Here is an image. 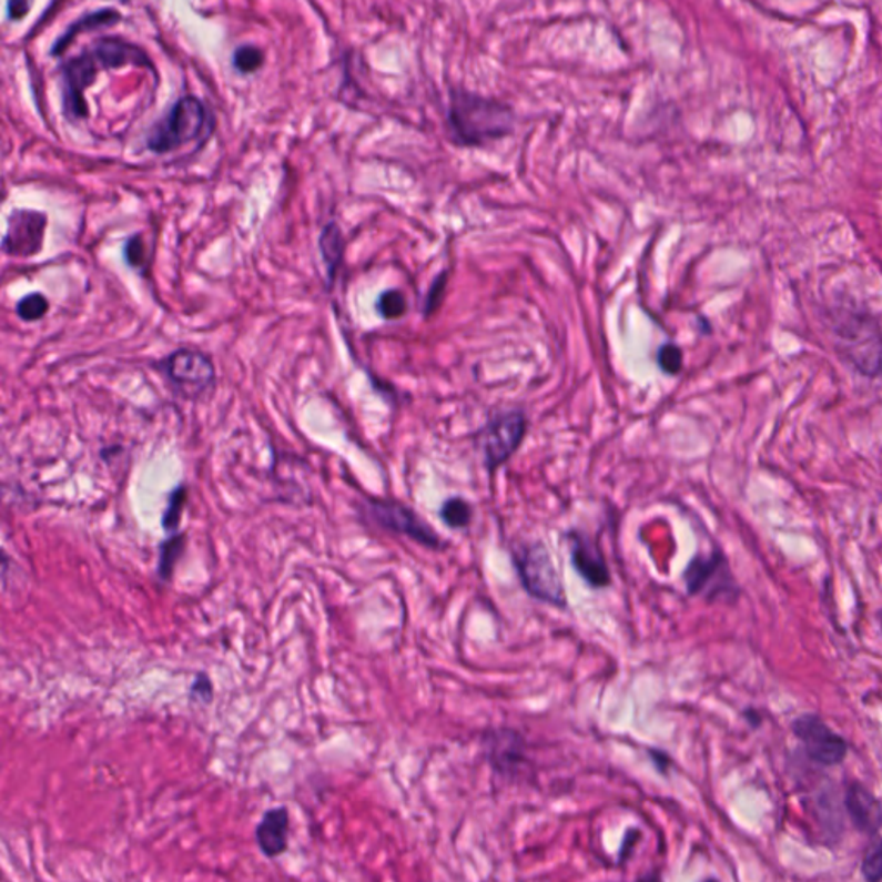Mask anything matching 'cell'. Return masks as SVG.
<instances>
[{"label":"cell","mask_w":882,"mask_h":882,"mask_svg":"<svg viewBox=\"0 0 882 882\" xmlns=\"http://www.w3.org/2000/svg\"><path fill=\"white\" fill-rule=\"evenodd\" d=\"M151 68L140 47L118 39H102L62 67V104L73 120L87 118L85 92L102 70L123 67Z\"/></svg>","instance_id":"6da1fadb"},{"label":"cell","mask_w":882,"mask_h":882,"mask_svg":"<svg viewBox=\"0 0 882 882\" xmlns=\"http://www.w3.org/2000/svg\"><path fill=\"white\" fill-rule=\"evenodd\" d=\"M838 354L865 378L882 376V326L865 308L840 304L828 311Z\"/></svg>","instance_id":"7a4b0ae2"},{"label":"cell","mask_w":882,"mask_h":882,"mask_svg":"<svg viewBox=\"0 0 882 882\" xmlns=\"http://www.w3.org/2000/svg\"><path fill=\"white\" fill-rule=\"evenodd\" d=\"M516 114L491 97L454 90L448 108V133L455 143L479 146L513 133Z\"/></svg>","instance_id":"3957f363"},{"label":"cell","mask_w":882,"mask_h":882,"mask_svg":"<svg viewBox=\"0 0 882 882\" xmlns=\"http://www.w3.org/2000/svg\"><path fill=\"white\" fill-rule=\"evenodd\" d=\"M513 562L526 594L557 609H566L567 595L560 570L551 559L550 550L541 541H531L514 548Z\"/></svg>","instance_id":"277c9868"},{"label":"cell","mask_w":882,"mask_h":882,"mask_svg":"<svg viewBox=\"0 0 882 882\" xmlns=\"http://www.w3.org/2000/svg\"><path fill=\"white\" fill-rule=\"evenodd\" d=\"M211 128V112L204 102L195 97H183L152 128L146 136V146L155 154H168L207 135Z\"/></svg>","instance_id":"5b68a950"},{"label":"cell","mask_w":882,"mask_h":882,"mask_svg":"<svg viewBox=\"0 0 882 882\" xmlns=\"http://www.w3.org/2000/svg\"><path fill=\"white\" fill-rule=\"evenodd\" d=\"M682 579L691 597H703L707 601L731 600L738 595L728 559L719 550L695 555L682 572Z\"/></svg>","instance_id":"8992f818"},{"label":"cell","mask_w":882,"mask_h":882,"mask_svg":"<svg viewBox=\"0 0 882 882\" xmlns=\"http://www.w3.org/2000/svg\"><path fill=\"white\" fill-rule=\"evenodd\" d=\"M366 514L374 525L394 533V535L405 536L408 540L416 541L420 547L429 550H439L445 544L439 538L438 533L407 505L395 500H369L366 505Z\"/></svg>","instance_id":"52a82bcc"},{"label":"cell","mask_w":882,"mask_h":882,"mask_svg":"<svg viewBox=\"0 0 882 882\" xmlns=\"http://www.w3.org/2000/svg\"><path fill=\"white\" fill-rule=\"evenodd\" d=\"M158 367L170 383L189 397L205 394L216 379V369L211 358L202 352L189 348L174 351L173 354L162 358Z\"/></svg>","instance_id":"ba28073f"},{"label":"cell","mask_w":882,"mask_h":882,"mask_svg":"<svg viewBox=\"0 0 882 882\" xmlns=\"http://www.w3.org/2000/svg\"><path fill=\"white\" fill-rule=\"evenodd\" d=\"M483 751L495 774L517 779L529 767V744L516 729H489L483 734Z\"/></svg>","instance_id":"9c48e42d"},{"label":"cell","mask_w":882,"mask_h":882,"mask_svg":"<svg viewBox=\"0 0 882 882\" xmlns=\"http://www.w3.org/2000/svg\"><path fill=\"white\" fill-rule=\"evenodd\" d=\"M526 429L528 419L519 410L501 414L486 426L483 433V455L489 470L504 466L516 454L525 439Z\"/></svg>","instance_id":"30bf717a"},{"label":"cell","mask_w":882,"mask_h":882,"mask_svg":"<svg viewBox=\"0 0 882 882\" xmlns=\"http://www.w3.org/2000/svg\"><path fill=\"white\" fill-rule=\"evenodd\" d=\"M794 737L805 744L807 756L819 766L832 767L843 762L848 743L843 737L832 731L821 717L807 713L798 717L791 726Z\"/></svg>","instance_id":"8fae6325"},{"label":"cell","mask_w":882,"mask_h":882,"mask_svg":"<svg viewBox=\"0 0 882 882\" xmlns=\"http://www.w3.org/2000/svg\"><path fill=\"white\" fill-rule=\"evenodd\" d=\"M45 230V212L16 209L8 217L2 251L11 257H33L43 249Z\"/></svg>","instance_id":"7c38bea8"},{"label":"cell","mask_w":882,"mask_h":882,"mask_svg":"<svg viewBox=\"0 0 882 882\" xmlns=\"http://www.w3.org/2000/svg\"><path fill=\"white\" fill-rule=\"evenodd\" d=\"M567 541L570 562L582 581L594 590L609 588L612 585V572L598 541L578 529L567 533Z\"/></svg>","instance_id":"4fadbf2b"},{"label":"cell","mask_w":882,"mask_h":882,"mask_svg":"<svg viewBox=\"0 0 882 882\" xmlns=\"http://www.w3.org/2000/svg\"><path fill=\"white\" fill-rule=\"evenodd\" d=\"M844 807L853 825L868 837H874L882 828V803L869 788L852 782L844 794Z\"/></svg>","instance_id":"5bb4252c"},{"label":"cell","mask_w":882,"mask_h":882,"mask_svg":"<svg viewBox=\"0 0 882 882\" xmlns=\"http://www.w3.org/2000/svg\"><path fill=\"white\" fill-rule=\"evenodd\" d=\"M290 812L286 807H273L264 812L255 828V841L264 856L276 859L288 850Z\"/></svg>","instance_id":"9a60e30c"},{"label":"cell","mask_w":882,"mask_h":882,"mask_svg":"<svg viewBox=\"0 0 882 882\" xmlns=\"http://www.w3.org/2000/svg\"><path fill=\"white\" fill-rule=\"evenodd\" d=\"M320 251L323 255V263L328 271L330 283L335 282L336 273L342 266L343 251H345V240L338 224H326L320 236Z\"/></svg>","instance_id":"2e32d148"},{"label":"cell","mask_w":882,"mask_h":882,"mask_svg":"<svg viewBox=\"0 0 882 882\" xmlns=\"http://www.w3.org/2000/svg\"><path fill=\"white\" fill-rule=\"evenodd\" d=\"M121 20L120 12L112 11V9H102V11L90 12L85 18H80L77 23L68 28L67 33L55 42L54 51L52 54H61L74 39H77L83 31L95 30V28L109 27V24L118 23Z\"/></svg>","instance_id":"e0dca14e"},{"label":"cell","mask_w":882,"mask_h":882,"mask_svg":"<svg viewBox=\"0 0 882 882\" xmlns=\"http://www.w3.org/2000/svg\"><path fill=\"white\" fill-rule=\"evenodd\" d=\"M185 547V533H173L170 538L162 541L161 547H159L158 562V576L161 581H170L173 578L174 569H176L178 562L182 559Z\"/></svg>","instance_id":"ac0fdd59"},{"label":"cell","mask_w":882,"mask_h":882,"mask_svg":"<svg viewBox=\"0 0 882 882\" xmlns=\"http://www.w3.org/2000/svg\"><path fill=\"white\" fill-rule=\"evenodd\" d=\"M475 510L473 505L463 497H452L444 501L439 509V519L450 529H463L473 523Z\"/></svg>","instance_id":"d6986e66"},{"label":"cell","mask_w":882,"mask_h":882,"mask_svg":"<svg viewBox=\"0 0 882 882\" xmlns=\"http://www.w3.org/2000/svg\"><path fill=\"white\" fill-rule=\"evenodd\" d=\"M186 488L183 485L176 486L168 497L166 509L162 514V529L166 533H176L182 523L183 510L186 505Z\"/></svg>","instance_id":"ffe728a7"},{"label":"cell","mask_w":882,"mask_h":882,"mask_svg":"<svg viewBox=\"0 0 882 882\" xmlns=\"http://www.w3.org/2000/svg\"><path fill=\"white\" fill-rule=\"evenodd\" d=\"M49 311V301L43 293H30L16 304V314L24 323H36L42 320Z\"/></svg>","instance_id":"44dd1931"},{"label":"cell","mask_w":882,"mask_h":882,"mask_svg":"<svg viewBox=\"0 0 882 882\" xmlns=\"http://www.w3.org/2000/svg\"><path fill=\"white\" fill-rule=\"evenodd\" d=\"M376 307L385 320H398L407 313V298L401 290H386L379 295Z\"/></svg>","instance_id":"7402d4cb"},{"label":"cell","mask_w":882,"mask_h":882,"mask_svg":"<svg viewBox=\"0 0 882 882\" xmlns=\"http://www.w3.org/2000/svg\"><path fill=\"white\" fill-rule=\"evenodd\" d=\"M264 54L261 49L254 45H242L236 49L233 64L240 73L247 74L254 73L258 68L263 67Z\"/></svg>","instance_id":"603a6c76"},{"label":"cell","mask_w":882,"mask_h":882,"mask_svg":"<svg viewBox=\"0 0 882 882\" xmlns=\"http://www.w3.org/2000/svg\"><path fill=\"white\" fill-rule=\"evenodd\" d=\"M862 875L871 882L882 881V840L875 841L863 856Z\"/></svg>","instance_id":"cb8c5ba5"},{"label":"cell","mask_w":882,"mask_h":882,"mask_svg":"<svg viewBox=\"0 0 882 882\" xmlns=\"http://www.w3.org/2000/svg\"><path fill=\"white\" fill-rule=\"evenodd\" d=\"M682 351L676 343H666L660 347L657 361H659L660 369L667 374H679L682 369Z\"/></svg>","instance_id":"d4e9b609"},{"label":"cell","mask_w":882,"mask_h":882,"mask_svg":"<svg viewBox=\"0 0 882 882\" xmlns=\"http://www.w3.org/2000/svg\"><path fill=\"white\" fill-rule=\"evenodd\" d=\"M124 258H126L128 266L143 267L146 263V245L143 242V236H130L124 245Z\"/></svg>","instance_id":"484cf974"},{"label":"cell","mask_w":882,"mask_h":882,"mask_svg":"<svg viewBox=\"0 0 882 882\" xmlns=\"http://www.w3.org/2000/svg\"><path fill=\"white\" fill-rule=\"evenodd\" d=\"M190 693L195 700L204 701V703H209L214 697V686H212L211 678L205 672H201V675L195 676L193 679L192 686H190Z\"/></svg>","instance_id":"4316f807"},{"label":"cell","mask_w":882,"mask_h":882,"mask_svg":"<svg viewBox=\"0 0 882 882\" xmlns=\"http://www.w3.org/2000/svg\"><path fill=\"white\" fill-rule=\"evenodd\" d=\"M445 293V274H439L435 285L429 290L428 298H426V314H432L438 307L439 301L444 297Z\"/></svg>","instance_id":"83f0119b"},{"label":"cell","mask_w":882,"mask_h":882,"mask_svg":"<svg viewBox=\"0 0 882 882\" xmlns=\"http://www.w3.org/2000/svg\"><path fill=\"white\" fill-rule=\"evenodd\" d=\"M31 8V0H9L8 2V16L9 20L16 21L21 20L27 16V12L30 11Z\"/></svg>","instance_id":"f1b7e54d"},{"label":"cell","mask_w":882,"mask_h":882,"mask_svg":"<svg viewBox=\"0 0 882 882\" xmlns=\"http://www.w3.org/2000/svg\"><path fill=\"white\" fill-rule=\"evenodd\" d=\"M648 751H650L651 760H653V763H656L657 769H659L662 774H666L667 769H669V766H671V757L667 756V753H663V751L660 750Z\"/></svg>","instance_id":"f546056e"},{"label":"cell","mask_w":882,"mask_h":882,"mask_svg":"<svg viewBox=\"0 0 882 882\" xmlns=\"http://www.w3.org/2000/svg\"><path fill=\"white\" fill-rule=\"evenodd\" d=\"M744 719L750 721L753 728H757V726L760 724V716L756 712V710H747V712H744Z\"/></svg>","instance_id":"4dcf8cb0"},{"label":"cell","mask_w":882,"mask_h":882,"mask_svg":"<svg viewBox=\"0 0 882 882\" xmlns=\"http://www.w3.org/2000/svg\"><path fill=\"white\" fill-rule=\"evenodd\" d=\"M120 2H130V0H120Z\"/></svg>","instance_id":"1f68e13d"}]
</instances>
